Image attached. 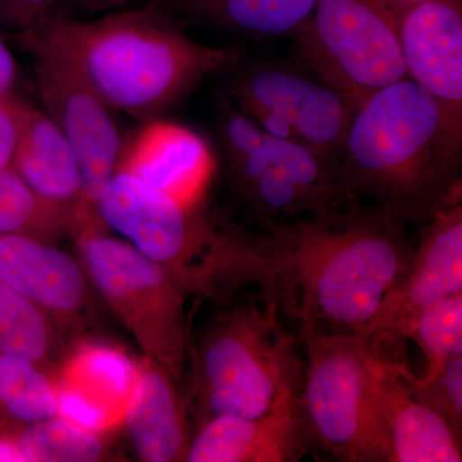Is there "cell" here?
Masks as SVG:
<instances>
[{"label": "cell", "instance_id": "1", "mask_svg": "<svg viewBox=\"0 0 462 462\" xmlns=\"http://www.w3.org/2000/svg\"><path fill=\"white\" fill-rule=\"evenodd\" d=\"M272 256L264 300L300 325L363 334L406 275L415 245L409 226L346 200L263 231Z\"/></svg>", "mask_w": 462, "mask_h": 462}, {"label": "cell", "instance_id": "2", "mask_svg": "<svg viewBox=\"0 0 462 462\" xmlns=\"http://www.w3.org/2000/svg\"><path fill=\"white\" fill-rule=\"evenodd\" d=\"M180 21L149 3L78 21L53 12L25 32L21 44L41 42L71 58L115 111L142 123L163 117L212 74L234 65L238 47L193 41Z\"/></svg>", "mask_w": 462, "mask_h": 462}, {"label": "cell", "instance_id": "3", "mask_svg": "<svg viewBox=\"0 0 462 462\" xmlns=\"http://www.w3.org/2000/svg\"><path fill=\"white\" fill-rule=\"evenodd\" d=\"M461 166L436 100L410 78L380 88L356 108L336 160L346 200L409 227L461 199Z\"/></svg>", "mask_w": 462, "mask_h": 462}, {"label": "cell", "instance_id": "4", "mask_svg": "<svg viewBox=\"0 0 462 462\" xmlns=\"http://www.w3.org/2000/svg\"><path fill=\"white\" fill-rule=\"evenodd\" d=\"M276 300L236 307L209 328L197 355L203 420L263 415L289 392H300V339L285 329Z\"/></svg>", "mask_w": 462, "mask_h": 462}, {"label": "cell", "instance_id": "5", "mask_svg": "<svg viewBox=\"0 0 462 462\" xmlns=\"http://www.w3.org/2000/svg\"><path fill=\"white\" fill-rule=\"evenodd\" d=\"M300 402L312 445L342 462H388L391 443L373 392L374 343L352 331L300 325Z\"/></svg>", "mask_w": 462, "mask_h": 462}, {"label": "cell", "instance_id": "6", "mask_svg": "<svg viewBox=\"0 0 462 462\" xmlns=\"http://www.w3.org/2000/svg\"><path fill=\"white\" fill-rule=\"evenodd\" d=\"M293 39L300 66L356 108L374 91L407 78L396 0H316Z\"/></svg>", "mask_w": 462, "mask_h": 462}, {"label": "cell", "instance_id": "7", "mask_svg": "<svg viewBox=\"0 0 462 462\" xmlns=\"http://www.w3.org/2000/svg\"><path fill=\"white\" fill-rule=\"evenodd\" d=\"M80 251L90 281L139 345L171 375H180L187 348V293L180 285L165 267L93 224H85Z\"/></svg>", "mask_w": 462, "mask_h": 462}, {"label": "cell", "instance_id": "8", "mask_svg": "<svg viewBox=\"0 0 462 462\" xmlns=\"http://www.w3.org/2000/svg\"><path fill=\"white\" fill-rule=\"evenodd\" d=\"M33 56L36 87L48 117L74 149L91 211L117 170L124 138L115 109L63 51L41 42L23 44Z\"/></svg>", "mask_w": 462, "mask_h": 462}, {"label": "cell", "instance_id": "9", "mask_svg": "<svg viewBox=\"0 0 462 462\" xmlns=\"http://www.w3.org/2000/svg\"><path fill=\"white\" fill-rule=\"evenodd\" d=\"M221 74L224 93L242 111L263 109L291 125L298 141L336 161L356 107L314 75L239 58Z\"/></svg>", "mask_w": 462, "mask_h": 462}, {"label": "cell", "instance_id": "10", "mask_svg": "<svg viewBox=\"0 0 462 462\" xmlns=\"http://www.w3.org/2000/svg\"><path fill=\"white\" fill-rule=\"evenodd\" d=\"M407 78L436 100L449 148L462 157L461 0H396Z\"/></svg>", "mask_w": 462, "mask_h": 462}, {"label": "cell", "instance_id": "11", "mask_svg": "<svg viewBox=\"0 0 462 462\" xmlns=\"http://www.w3.org/2000/svg\"><path fill=\"white\" fill-rule=\"evenodd\" d=\"M420 229L406 275L380 303L361 336L401 339L406 325L422 309L462 293L461 199L438 212Z\"/></svg>", "mask_w": 462, "mask_h": 462}, {"label": "cell", "instance_id": "12", "mask_svg": "<svg viewBox=\"0 0 462 462\" xmlns=\"http://www.w3.org/2000/svg\"><path fill=\"white\" fill-rule=\"evenodd\" d=\"M373 339V392L387 430L388 462H461L462 437L404 385L400 363L402 339Z\"/></svg>", "mask_w": 462, "mask_h": 462}, {"label": "cell", "instance_id": "13", "mask_svg": "<svg viewBox=\"0 0 462 462\" xmlns=\"http://www.w3.org/2000/svg\"><path fill=\"white\" fill-rule=\"evenodd\" d=\"M289 392L263 415L212 416L200 422L185 461L296 462L314 448L300 402Z\"/></svg>", "mask_w": 462, "mask_h": 462}, {"label": "cell", "instance_id": "14", "mask_svg": "<svg viewBox=\"0 0 462 462\" xmlns=\"http://www.w3.org/2000/svg\"><path fill=\"white\" fill-rule=\"evenodd\" d=\"M117 170L199 209L214 178L216 158L199 134L158 117L125 136Z\"/></svg>", "mask_w": 462, "mask_h": 462}, {"label": "cell", "instance_id": "15", "mask_svg": "<svg viewBox=\"0 0 462 462\" xmlns=\"http://www.w3.org/2000/svg\"><path fill=\"white\" fill-rule=\"evenodd\" d=\"M18 142L12 169L48 205L89 221L80 163L71 144L42 109L17 100Z\"/></svg>", "mask_w": 462, "mask_h": 462}, {"label": "cell", "instance_id": "16", "mask_svg": "<svg viewBox=\"0 0 462 462\" xmlns=\"http://www.w3.org/2000/svg\"><path fill=\"white\" fill-rule=\"evenodd\" d=\"M0 282L58 314L75 312L85 297L80 264L66 252L23 233L0 236Z\"/></svg>", "mask_w": 462, "mask_h": 462}, {"label": "cell", "instance_id": "17", "mask_svg": "<svg viewBox=\"0 0 462 462\" xmlns=\"http://www.w3.org/2000/svg\"><path fill=\"white\" fill-rule=\"evenodd\" d=\"M125 424L143 461L185 460L190 439L184 410L165 367L141 372L124 407Z\"/></svg>", "mask_w": 462, "mask_h": 462}, {"label": "cell", "instance_id": "18", "mask_svg": "<svg viewBox=\"0 0 462 462\" xmlns=\"http://www.w3.org/2000/svg\"><path fill=\"white\" fill-rule=\"evenodd\" d=\"M152 5L180 21L248 36H291L305 26L316 0H152Z\"/></svg>", "mask_w": 462, "mask_h": 462}, {"label": "cell", "instance_id": "19", "mask_svg": "<svg viewBox=\"0 0 462 462\" xmlns=\"http://www.w3.org/2000/svg\"><path fill=\"white\" fill-rule=\"evenodd\" d=\"M17 445L29 462H93L103 455L97 431L78 427L60 415L30 422Z\"/></svg>", "mask_w": 462, "mask_h": 462}, {"label": "cell", "instance_id": "20", "mask_svg": "<svg viewBox=\"0 0 462 462\" xmlns=\"http://www.w3.org/2000/svg\"><path fill=\"white\" fill-rule=\"evenodd\" d=\"M0 403L18 420H44L57 415V388L35 364L0 354Z\"/></svg>", "mask_w": 462, "mask_h": 462}, {"label": "cell", "instance_id": "21", "mask_svg": "<svg viewBox=\"0 0 462 462\" xmlns=\"http://www.w3.org/2000/svg\"><path fill=\"white\" fill-rule=\"evenodd\" d=\"M50 330L41 306L0 282V354L41 363Z\"/></svg>", "mask_w": 462, "mask_h": 462}, {"label": "cell", "instance_id": "22", "mask_svg": "<svg viewBox=\"0 0 462 462\" xmlns=\"http://www.w3.org/2000/svg\"><path fill=\"white\" fill-rule=\"evenodd\" d=\"M401 339L413 340L420 346L427 369L462 356V293L422 309L406 325Z\"/></svg>", "mask_w": 462, "mask_h": 462}, {"label": "cell", "instance_id": "23", "mask_svg": "<svg viewBox=\"0 0 462 462\" xmlns=\"http://www.w3.org/2000/svg\"><path fill=\"white\" fill-rule=\"evenodd\" d=\"M141 372L123 352L111 346H96L85 349L76 358L71 375L84 388L107 401L120 412L135 387Z\"/></svg>", "mask_w": 462, "mask_h": 462}, {"label": "cell", "instance_id": "24", "mask_svg": "<svg viewBox=\"0 0 462 462\" xmlns=\"http://www.w3.org/2000/svg\"><path fill=\"white\" fill-rule=\"evenodd\" d=\"M404 385L462 437V356L448 358L424 375H413L404 356L400 363Z\"/></svg>", "mask_w": 462, "mask_h": 462}, {"label": "cell", "instance_id": "25", "mask_svg": "<svg viewBox=\"0 0 462 462\" xmlns=\"http://www.w3.org/2000/svg\"><path fill=\"white\" fill-rule=\"evenodd\" d=\"M66 216L39 199L12 167L0 171V236L23 234Z\"/></svg>", "mask_w": 462, "mask_h": 462}, {"label": "cell", "instance_id": "26", "mask_svg": "<svg viewBox=\"0 0 462 462\" xmlns=\"http://www.w3.org/2000/svg\"><path fill=\"white\" fill-rule=\"evenodd\" d=\"M215 108L218 144L227 167L254 152L263 141L264 133L224 91L216 93Z\"/></svg>", "mask_w": 462, "mask_h": 462}, {"label": "cell", "instance_id": "27", "mask_svg": "<svg viewBox=\"0 0 462 462\" xmlns=\"http://www.w3.org/2000/svg\"><path fill=\"white\" fill-rule=\"evenodd\" d=\"M118 413L120 411L111 403L74 380L66 378L57 388V415L84 430H105L115 421Z\"/></svg>", "mask_w": 462, "mask_h": 462}, {"label": "cell", "instance_id": "28", "mask_svg": "<svg viewBox=\"0 0 462 462\" xmlns=\"http://www.w3.org/2000/svg\"><path fill=\"white\" fill-rule=\"evenodd\" d=\"M57 0H0V26L25 32L50 16Z\"/></svg>", "mask_w": 462, "mask_h": 462}, {"label": "cell", "instance_id": "29", "mask_svg": "<svg viewBox=\"0 0 462 462\" xmlns=\"http://www.w3.org/2000/svg\"><path fill=\"white\" fill-rule=\"evenodd\" d=\"M17 100L0 97V171L11 169L18 142Z\"/></svg>", "mask_w": 462, "mask_h": 462}, {"label": "cell", "instance_id": "30", "mask_svg": "<svg viewBox=\"0 0 462 462\" xmlns=\"http://www.w3.org/2000/svg\"><path fill=\"white\" fill-rule=\"evenodd\" d=\"M16 78V60L0 36V97L12 96Z\"/></svg>", "mask_w": 462, "mask_h": 462}, {"label": "cell", "instance_id": "31", "mask_svg": "<svg viewBox=\"0 0 462 462\" xmlns=\"http://www.w3.org/2000/svg\"><path fill=\"white\" fill-rule=\"evenodd\" d=\"M75 5L88 14L112 12L114 9L124 7L134 0H74Z\"/></svg>", "mask_w": 462, "mask_h": 462}, {"label": "cell", "instance_id": "32", "mask_svg": "<svg viewBox=\"0 0 462 462\" xmlns=\"http://www.w3.org/2000/svg\"><path fill=\"white\" fill-rule=\"evenodd\" d=\"M0 462H26L17 442L0 440Z\"/></svg>", "mask_w": 462, "mask_h": 462}, {"label": "cell", "instance_id": "33", "mask_svg": "<svg viewBox=\"0 0 462 462\" xmlns=\"http://www.w3.org/2000/svg\"><path fill=\"white\" fill-rule=\"evenodd\" d=\"M403 2H410V0H403Z\"/></svg>", "mask_w": 462, "mask_h": 462}]
</instances>
